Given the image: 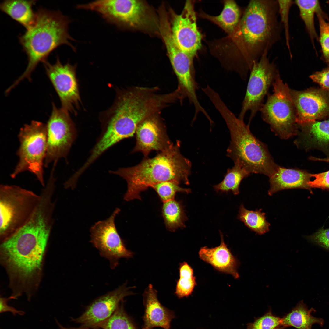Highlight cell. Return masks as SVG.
I'll use <instances>...</instances> for the list:
<instances>
[{"label": "cell", "instance_id": "1", "mask_svg": "<svg viewBox=\"0 0 329 329\" xmlns=\"http://www.w3.org/2000/svg\"><path fill=\"white\" fill-rule=\"evenodd\" d=\"M279 17L277 0L249 2L234 32L241 76L246 78L254 64L281 39L283 28Z\"/></svg>", "mask_w": 329, "mask_h": 329}, {"label": "cell", "instance_id": "2", "mask_svg": "<svg viewBox=\"0 0 329 329\" xmlns=\"http://www.w3.org/2000/svg\"><path fill=\"white\" fill-rule=\"evenodd\" d=\"M49 239L17 232L0 242V261L9 278L10 299H30L39 287Z\"/></svg>", "mask_w": 329, "mask_h": 329}, {"label": "cell", "instance_id": "3", "mask_svg": "<svg viewBox=\"0 0 329 329\" xmlns=\"http://www.w3.org/2000/svg\"><path fill=\"white\" fill-rule=\"evenodd\" d=\"M181 141L177 140L153 158L144 157L136 165L110 171L111 173L121 176L127 183L124 200H141L142 192L161 182L171 181L179 184L189 185L192 164L181 154Z\"/></svg>", "mask_w": 329, "mask_h": 329}, {"label": "cell", "instance_id": "4", "mask_svg": "<svg viewBox=\"0 0 329 329\" xmlns=\"http://www.w3.org/2000/svg\"><path fill=\"white\" fill-rule=\"evenodd\" d=\"M36 14L34 24L19 37L28 62L24 72L12 85L14 87L24 79L31 80V73L38 64L47 61L50 54L59 46L67 45L75 51L70 42L74 39L69 33L70 20L68 17L59 11L42 7L37 10Z\"/></svg>", "mask_w": 329, "mask_h": 329}, {"label": "cell", "instance_id": "5", "mask_svg": "<svg viewBox=\"0 0 329 329\" xmlns=\"http://www.w3.org/2000/svg\"><path fill=\"white\" fill-rule=\"evenodd\" d=\"M212 103L224 120L230 133L227 156L250 174L271 176L279 165L275 162L266 145L251 133L250 123L246 125L243 120L237 117L220 97H214Z\"/></svg>", "mask_w": 329, "mask_h": 329}, {"label": "cell", "instance_id": "6", "mask_svg": "<svg viewBox=\"0 0 329 329\" xmlns=\"http://www.w3.org/2000/svg\"><path fill=\"white\" fill-rule=\"evenodd\" d=\"M154 112L152 103L143 94L129 90L119 93L108 112L107 129L97 143V148L104 152L121 140L133 136L139 124Z\"/></svg>", "mask_w": 329, "mask_h": 329}, {"label": "cell", "instance_id": "7", "mask_svg": "<svg viewBox=\"0 0 329 329\" xmlns=\"http://www.w3.org/2000/svg\"><path fill=\"white\" fill-rule=\"evenodd\" d=\"M40 200V195L31 190L16 185H0V242L27 223Z\"/></svg>", "mask_w": 329, "mask_h": 329}, {"label": "cell", "instance_id": "8", "mask_svg": "<svg viewBox=\"0 0 329 329\" xmlns=\"http://www.w3.org/2000/svg\"><path fill=\"white\" fill-rule=\"evenodd\" d=\"M79 7L97 12L107 22L117 26L143 30L159 28V21L142 1L97 0L80 5Z\"/></svg>", "mask_w": 329, "mask_h": 329}, {"label": "cell", "instance_id": "9", "mask_svg": "<svg viewBox=\"0 0 329 329\" xmlns=\"http://www.w3.org/2000/svg\"><path fill=\"white\" fill-rule=\"evenodd\" d=\"M18 138L19 146L16 154L19 161L11 177L15 178L21 173L28 171L33 174L44 187L43 166L47 147L46 124L32 121L20 129Z\"/></svg>", "mask_w": 329, "mask_h": 329}, {"label": "cell", "instance_id": "10", "mask_svg": "<svg viewBox=\"0 0 329 329\" xmlns=\"http://www.w3.org/2000/svg\"><path fill=\"white\" fill-rule=\"evenodd\" d=\"M273 93L268 95L260 111L263 119L281 139L297 135L299 128L290 88L281 79L279 73L273 85Z\"/></svg>", "mask_w": 329, "mask_h": 329}, {"label": "cell", "instance_id": "11", "mask_svg": "<svg viewBox=\"0 0 329 329\" xmlns=\"http://www.w3.org/2000/svg\"><path fill=\"white\" fill-rule=\"evenodd\" d=\"M159 32L163 39L173 70L177 77L179 90L182 100L188 99L195 109L200 108L196 95L198 87L193 66V58L182 50L174 39L171 25L168 20L160 23Z\"/></svg>", "mask_w": 329, "mask_h": 329}, {"label": "cell", "instance_id": "12", "mask_svg": "<svg viewBox=\"0 0 329 329\" xmlns=\"http://www.w3.org/2000/svg\"><path fill=\"white\" fill-rule=\"evenodd\" d=\"M268 53H265L254 64L250 71L246 92L238 117L243 120L246 112L250 111L249 122L260 111L265 95L279 73L275 64L270 61Z\"/></svg>", "mask_w": 329, "mask_h": 329}, {"label": "cell", "instance_id": "13", "mask_svg": "<svg viewBox=\"0 0 329 329\" xmlns=\"http://www.w3.org/2000/svg\"><path fill=\"white\" fill-rule=\"evenodd\" d=\"M47 147L44 166L57 164L65 158L75 139V128L69 113L53 103L51 115L47 124Z\"/></svg>", "mask_w": 329, "mask_h": 329}, {"label": "cell", "instance_id": "14", "mask_svg": "<svg viewBox=\"0 0 329 329\" xmlns=\"http://www.w3.org/2000/svg\"><path fill=\"white\" fill-rule=\"evenodd\" d=\"M120 210L116 208L106 220L96 222L90 228V242L102 257L109 261L112 269L118 265L119 260L129 258L133 253L128 249L117 230L115 220Z\"/></svg>", "mask_w": 329, "mask_h": 329}, {"label": "cell", "instance_id": "15", "mask_svg": "<svg viewBox=\"0 0 329 329\" xmlns=\"http://www.w3.org/2000/svg\"><path fill=\"white\" fill-rule=\"evenodd\" d=\"M46 74L60 99L61 108L69 113L77 108L80 102L76 76V66L69 63L63 65L57 56L54 64L43 63Z\"/></svg>", "mask_w": 329, "mask_h": 329}, {"label": "cell", "instance_id": "16", "mask_svg": "<svg viewBox=\"0 0 329 329\" xmlns=\"http://www.w3.org/2000/svg\"><path fill=\"white\" fill-rule=\"evenodd\" d=\"M298 125L329 119V90L310 87L297 90L290 89Z\"/></svg>", "mask_w": 329, "mask_h": 329}, {"label": "cell", "instance_id": "17", "mask_svg": "<svg viewBox=\"0 0 329 329\" xmlns=\"http://www.w3.org/2000/svg\"><path fill=\"white\" fill-rule=\"evenodd\" d=\"M171 12V27L174 39L182 50L193 58L202 46V36L197 27L194 2L186 1L179 14Z\"/></svg>", "mask_w": 329, "mask_h": 329}, {"label": "cell", "instance_id": "18", "mask_svg": "<svg viewBox=\"0 0 329 329\" xmlns=\"http://www.w3.org/2000/svg\"><path fill=\"white\" fill-rule=\"evenodd\" d=\"M126 284L98 298L88 306L80 317L73 320L84 327H96L114 313L124 298L134 294L130 290L132 288L127 286Z\"/></svg>", "mask_w": 329, "mask_h": 329}, {"label": "cell", "instance_id": "19", "mask_svg": "<svg viewBox=\"0 0 329 329\" xmlns=\"http://www.w3.org/2000/svg\"><path fill=\"white\" fill-rule=\"evenodd\" d=\"M135 135L136 145L132 153L141 152L144 157H148L153 150L159 152L164 150L173 143L157 114L143 120L138 126Z\"/></svg>", "mask_w": 329, "mask_h": 329}, {"label": "cell", "instance_id": "20", "mask_svg": "<svg viewBox=\"0 0 329 329\" xmlns=\"http://www.w3.org/2000/svg\"><path fill=\"white\" fill-rule=\"evenodd\" d=\"M143 295L145 312L142 329H152L156 327L170 329L171 321L175 317L174 313L160 303L157 292L151 284L146 288Z\"/></svg>", "mask_w": 329, "mask_h": 329}, {"label": "cell", "instance_id": "21", "mask_svg": "<svg viewBox=\"0 0 329 329\" xmlns=\"http://www.w3.org/2000/svg\"><path fill=\"white\" fill-rule=\"evenodd\" d=\"M298 138L294 143L307 150L316 148L329 152V119L298 125Z\"/></svg>", "mask_w": 329, "mask_h": 329}, {"label": "cell", "instance_id": "22", "mask_svg": "<svg viewBox=\"0 0 329 329\" xmlns=\"http://www.w3.org/2000/svg\"><path fill=\"white\" fill-rule=\"evenodd\" d=\"M219 246L214 248L204 246L199 252L200 258L211 265L217 270L232 275L235 278L239 277L237 269L239 262L231 253L225 243L223 235L220 231Z\"/></svg>", "mask_w": 329, "mask_h": 329}, {"label": "cell", "instance_id": "23", "mask_svg": "<svg viewBox=\"0 0 329 329\" xmlns=\"http://www.w3.org/2000/svg\"><path fill=\"white\" fill-rule=\"evenodd\" d=\"M310 174L302 170L287 168L279 166L275 172L269 178L268 194L271 196L284 189L301 188L310 189L308 182Z\"/></svg>", "mask_w": 329, "mask_h": 329}, {"label": "cell", "instance_id": "24", "mask_svg": "<svg viewBox=\"0 0 329 329\" xmlns=\"http://www.w3.org/2000/svg\"><path fill=\"white\" fill-rule=\"evenodd\" d=\"M36 0H8L0 4V9L12 19L24 27L26 30L34 24L36 12L33 7Z\"/></svg>", "mask_w": 329, "mask_h": 329}, {"label": "cell", "instance_id": "25", "mask_svg": "<svg viewBox=\"0 0 329 329\" xmlns=\"http://www.w3.org/2000/svg\"><path fill=\"white\" fill-rule=\"evenodd\" d=\"M316 311L313 308L309 309L302 300L281 318V325L285 327H292L297 329H312V325L317 324L322 327L324 324V320L311 315L312 312Z\"/></svg>", "mask_w": 329, "mask_h": 329}, {"label": "cell", "instance_id": "26", "mask_svg": "<svg viewBox=\"0 0 329 329\" xmlns=\"http://www.w3.org/2000/svg\"><path fill=\"white\" fill-rule=\"evenodd\" d=\"M201 15L229 34L234 33L241 19L239 8L233 0L225 1L222 11L218 16H212L205 13H202Z\"/></svg>", "mask_w": 329, "mask_h": 329}, {"label": "cell", "instance_id": "27", "mask_svg": "<svg viewBox=\"0 0 329 329\" xmlns=\"http://www.w3.org/2000/svg\"><path fill=\"white\" fill-rule=\"evenodd\" d=\"M163 203L162 213L166 228L175 232L185 227L187 218L181 203L175 199Z\"/></svg>", "mask_w": 329, "mask_h": 329}, {"label": "cell", "instance_id": "28", "mask_svg": "<svg viewBox=\"0 0 329 329\" xmlns=\"http://www.w3.org/2000/svg\"><path fill=\"white\" fill-rule=\"evenodd\" d=\"M234 164L232 168L228 169L221 182L213 186L217 192H228L231 191L235 195L239 193L241 182L243 179L249 175L250 173L239 164Z\"/></svg>", "mask_w": 329, "mask_h": 329}, {"label": "cell", "instance_id": "29", "mask_svg": "<svg viewBox=\"0 0 329 329\" xmlns=\"http://www.w3.org/2000/svg\"><path fill=\"white\" fill-rule=\"evenodd\" d=\"M261 211L260 209L255 211L249 210L242 204L239 207L237 218L256 234H264L269 231L270 225L266 220L265 214Z\"/></svg>", "mask_w": 329, "mask_h": 329}, {"label": "cell", "instance_id": "30", "mask_svg": "<svg viewBox=\"0 0 329 329\" xmlns=\"http://www.w3.org/2000/svg\"><path fill=\"white\" fill-rule=\"evenodd\" d=\"M298 7L300 15L304 22L310 37L313 41L314 39L317 40V34L314 24V14L322 10L319 3L317 0L294 1Z\"/></svg>", "mask_w": 329, "mask_h": 329}, {"label": "cell", "instance_id": "31", "mask_svg": "<svg viewBox=\"0 0 329 329\" xmlns=\"http://www.w3.org/2000/svg\"><path fill=\"white\" fill-rule=\"evenodd\" d=\"M179 272L175 294L179 298L187 297L191 294L196 285L193 270L187 262H184L180 264Z\"/></svg>", "mask_w": 329, "mask_h": 329}, {"label": "cell", "instance_id": "32", "mask_svg": "<svg viewBox=\"0 0 329 329\" xmlns=\"http://www.w3.org/2000/svg\"><path fill=\"white\" fill-rule=\"evenodd\" d=\"M97 327L103 329H136L125 312L122 302L108 318L97 325L96 327Z\"/></svg>", "mask_w": 329, "mask_h": 329}, {"label": "cell", "instance_id": "33", "mask_svg": "<svg viewBox=\"0 0 329 329\" xmlns=\"http://www.w3.org/2000/svg\"><path fill=\"white\" fill-rule=\"evenodd\" d=\"M151 187L156 191L163 202L174 199L178 192L188 194L191 192L190 189L182 188L179 184L171 181L160 182Z\"/></svg>", "mask_w": 329, "mask_h": 329}, {"label": "cell", "instance_id": "34", "mask_svg": "<svg viewBox=\"0 0 329 329\" xmlns=\"http://www.w3.org/2000/svg\"><path fill=\"white\" fill-rule=\"evenodd\" d=\"M278 6L280 20L285 32L286 44L290 54L291 58L292 57L290 47V35L289 26V14L290 9L294 3L291 0H277Z\"/></svg>", "mask_w": 329, "mask_h": 329}, {"label": "cell", "instance_id": "35", "mask_svg": "<svg viewBox=\"0 0 329 329\" xmlns=\"http://www.w3.org/2000/svg\"><path fill=\"white\" fill-rule=\"evenodd\" d=\"M319 20L320 35L319 40L321 45L323 57L329 68V23L324 19L322 10L316 13Z\"/></svg>", "mask_w": 329, "mask_h": 329}, {"label": "cell", "instance_id": "36", "mask_svg": "<svg viewBox=\"0 0 329 329\" xmlns=\"http://www.w3.org/2000/svg\"><path fill=\"white\" fill-rule=\"evenodd\" d=\"M281 318L274 315L269 310L263 316L248 324L247 329H275L281 325Z\"/></svg>", "mask_w": 329, "mask_h": 329}, {"label": "cell", "instance_id": "37", "mask_svg": "<svg viewBox=\"0 0 329 329\" xmlns=\"http://www.w3.org/2000/svg\"><path fill=\"white\" fill-rule=\"evenodd\" d=\"M310 176L314 179L308 182L307 184L310 188L329 189V170L317 174H310Z\"/></svg>", "mask_w": 329, "mask_h": 329}, {"label": "cell", "instance_id": "38", "mask_svg": "<svg viewBox=\"0 0 329 329\" xmlns=\"http://www.w3.org/2000/svg\"><path fill=\"white\" fill-rule=\"evenodd\" d=\"M308 239L312 242L329 251V228H321Z\"/></svg>", "mask_w": 329, "mask_h": 329}, {"label": "cell", "instance_id": "39", "mask_svg": "<svg viewBox=\"0 0 329 329\" xmlns=\"http://www.w3.org/2000/svg\"><path fill=\"white\" fill-rule=\"evenodd\" d=\"M310 78L321 88L329 90V68L316 72L310 75Z\"/></svg>", "mask_w": 329, "mask_h": 329}, {"label": "cell", "instance_id": "40", "mask_svg": "<svg viewBox=\"0 0 329 329\" xmlns=\"http://www.w3.org/2000/svg\"><path fill=\"white\" fill-rule=\"evenodd\" d=\"M8 299L5 298H0V309L1 313L9 311L12 312L13 314L18 313L22 314L23 312L16 310L12 307L9 306L7 304Z\"/></svg>", "mask_w": 329, "mask_h": 329}, {"label": "cell", "instance_id": "41", "mask_svg": "<svg viewBox=\"0 0 329 329\" xmlns=\"http://www.w3.org/2000/svg\"><path fill=\"white\" fill-rule=\"evenodd\" d=\"M59 327H60V329H87L85 327V328H67L64 327H62V326L60 324H59Z\"/></svg>", "mask_w": 329, "mask_h": 329}, {"label": "cell", "instance_id": "42", "mask_svg": "<svg viewBox=\"0 0 329 329\" xmlns=\"http://www.w3.org/2000/svg\"><path fill=\"white\" fill-rule=\"evenodd\" d=\"M285 328H286V327H284L283 326H281V325H280V326H278V327H276V328H275V329H284Z\"/></svg>", "mask_w": 329, "mask_h": 329}]
</instances>
